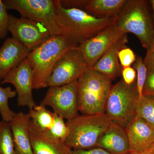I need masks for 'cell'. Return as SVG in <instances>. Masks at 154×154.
Returning <instances> with one entry per match:
<instances>
[{"mask_svg":"<svg viewBox=\"0 0 154 154\" xmlns=\"http://www.w3.org/2000/svg\"><path fill=\"white\" fill-rule=\"evenodd\" d=\"M56 20L62 35L78 46L96 36L113 24L115 18H98L86 11L76 8H66L60 0L54 1Z\"/></svg>","mask_w":154,"mask_h":154,"instance_id":"obj_1","label":"cell"},{"mask_svg":"<svg viewBox=\"0 0 154 154\" xmlns=\"http://www.w3.org/2000/svg\"><path fill=\"white\" fill-rule=\"evenodd\" d=\"M78 46L63 35L51 36L30 51L27 58L33 73V88H47V81L57 62L72 48Z\"/></svg>","mask_w":154,"mask_h":154,"instance_id":"obj_2","label":"cell"},{"mask_svg":"<svg viewBox=\"0 0 154 154\" xmlns=\"http://www.w3.org/2000/svg\"><path fill=\"white\" fill-rule=\"evenodd\" d=\"M112 81L92 69H88L85 72L77 81L79 111L83 114L105 113Z\"/></svg>","mask_w":154,"mask_h":154,"instance_id":"obj_3","label":"cell"},{"mask_svg":"<svg viewBox=\"0 0 154 154\" xmlns=\"http://www.w3.org/2000/svg\"><path fill=\"white\" fill-rule=\"evenodd\" d=\"M146 0H127L114 19V23L122 33H132L149 50L154 37V27Z\"/></svg>","mask_w":154,"mask_h":154,"instance_id":"obj_4","label":"cell"},{"mask_svg":"<svg viewBox=\"0 0 154 154\" xmlns=\"http://www.w3.org/2000/svg\"><path fill=\"white\" fill-rule=\"evenodd\" d=\"M111 121L105 113L77 115L66 122L69 134L65 143L72 150L96 147L99 138Z\"/></svg>","mask_w":154,"mask_h":154,"instance_id":"obj_5","label":"cell"},{"mask_svg":"<svg viewBox=\"0 0 154 154\" xmlns=\"http://www.w3.org/2000/svg\"><path fill=\"white\" fill-rule=\"evenodd\" d=\"M138 99L136 80L128 85L121 79L110 89L105 104V113L111 121L125 128L135 116Z\"/></svg>","mask_w":154,"mask_h":154,"instance_id":"obj_6","label":"cell"},{"mask_svg":"<svg viewBox=\"0 0 154 154\" xmlns=\"http://www.w3.org/2000/svg\"><path fill=\"white\" fill-rule=\"evenodd\" d=\"M7 10L17 11L25 17L44 25L51 36L62 35L57 25L52 0H4Z\"/></svg>","mask_w":154,"mask_h":154,"instance_id":"obj_7","label":"cell"},{"mask_svg":"<svg viewBox=\"0 0 154 154\" xmlns=\"http://www.w3.org/2000/svg\"><path fill=\"white\" fill-rule=\"evenodd\" d=\"M88 69L78 46L72 48L54 66L48 80V87L63 86L78 81Z\"/></svg>","mask_w":154,"mask_h":154,"instance_id":"obj_8","label":"cell"},{"mask_svg":"<svg viewBox=\"0 0 154 154\" xmlns=\"http://www.w3.org/2000/svg\"><path fill=\"white\" fill-rule=\"evenodd\" d=\"M40 105L52 107L54 113L67 120L78 115L77 81L61 86L49 87Z\"/></svg>","mask_w":154,"mask_h":154,"instance_id":"obj_9","label":"cell"},{"mask_svg":"<svg viewBox=\"0 0 154 154\" xmlns=\"http://www.w3.org/2000/svg\"><path fill=\"white\" fill-rule=\"evenodd\" d=\"M8 30L12 38L30 52L52 36L42 24L25 17L17 18L10 14Z\"/></svg>","mask_w":154,"mask_h":154,"instance_id":"obj_10","label":"cell"},{"mask_svg":"<svg viewBox=\"0 0 154 154\" xmlns=\"http://www.w3.org/2000/svg\"><path fill=\"white\" fill-rule=\"evenodd\" d=\"M124 34L113 22L96 36L79 45L78 47L88 68H92L114 42Z\"/></svg>","mask_w":154,"mask_h":154,"instance_id":"obj_11","label":"cell"},{"mask_svg":"<svg viewBox=\"0 0 154 154\" xmlns=\"http://www.w3.org/2000/svg\"><path fill=\"white\" fill-rule=\"evenodd\" d=\"M1 83L14 86L17 93L18 106L28 107L30 110L36 106L32 94L33 73L27 58L11 70Z\"/></svg>","mask_w":154,"mask_h":154,"instance_id":"obj_12","label":"cell"},{"mask_svg":"<svg viewBox=\"0 0 154 154\" xmlns=\"http://www.w3.org/2000/svg\"><path fill=\"white\" fill-rule=\"evenodd\" d=\"M96 147L101 148L112 154H128L130 152L125 128L121 124L111 123L97 142Z\"/></svg>","mask_w":154,"mask_h":154,"instance_id":"obj_13","label":"cell"},{"mask_svg":"<svg viewBox=\"0 0 154 154\" xmlns=\"http://www.w3.org/2000/svg\"><path fill=\"white\" fill-rule=\"evenodd\" d=\"M125 130L130 152L141 151L149 149L153 143L154 129L137 116L127 125Z\"/></svg>","mask_w":154,"mask_h":154,"instance_id":"obj_14","label":"cell"},{"mask_svg":"<svg viewBox=\"0 0 154 154\" xmlns=\"http://www.w3.org/2000/svg\"><path fill=\"white\" fill-rule=\"evenodd\" d=\"M30 52L12 37L6 38L0 47V80L26 59Z\"/></svg>","mask_w":154,"mask_h":154,"instance_id":"obj_15","label":"cell"},{"mask_svg":"<svg viewBox=\"0 0 154 154\" xmlns=\"http://www.w3.org/2000/svg\"><path fill=\"white\" fill-rule=\"evenodd\" d=\"M127 34L119 37L92 68L105 75L112 80L121 75L122 67L119 63L118 54L122 48L127 47Z\"/></svg>","mask_w":154,"mask_h":154,"instance_id":"obj_16","label":"cell"},{"mask_svg":"<svg viewBox=\"0 0 154 154\" xmlns=\"http://www.w3.org/2000/svg\"><path fill=\"white\" fill-rule=\"evenodd\" d=\"M30 122L28 113L20 112L16 113L9 122L17 154H33L30 139Z\"/></svg>","mask_w":154,"mask_h":154,"instance_id":"obj_17","label":"cell"},{"mask_svg":"<svg viewBox=\"0 0 154 154\" xmlns=\"http://www.w3.org/2000/svg\"><path fill=\"white\" fill-rule=\"evenodd\" d=\"M30 131L33 154H72V150L65 143L49 139L31 120Z\"/></svg>","mask_w":154,"mask_h":154,"instance_id":"obj_18","label":"cell"},{"mask_svg":"<svg viewBox=\"0 0 154 154\" xmlns=\"http://www.w3.org/2000/svg\"><path fill=\"white\" fill-rule=\"evenodd\" d=\"M127 0H85L83 11L98 17L115 18Z\"/></svg>","mask_w":154,"mask_h":154,"instance_id":"obj_19","label":"cell"},{"mask_svg":"<svg viewBox=\"0 0 154 154\" xmlns=\"http://www.w3.org/2000/svg\"><path fill=\"white\" fill-rule=\"evenodd\" d=\"M28 114L33 123L42 132L49 129L53 123L54 113L48 110L44 105H36L30 109Z\"/></svg>","mask_w":154,"mask_h":154,"instance_id":"obj_20","label":"cell"},{"mask_svg":"<svg viewBox=\"0 0 154 154\" xmlns=\"http://www.w3.org/2000/svg\"><path fill=\"white\" fill-rule=\"evenodd\" d=\"M135 113L154 129V97L143 96L138 99Z\"/></svg>","mask_w":154,"mask_h":154,"instance_id":"obj_21","label":"cell"},{"mask_svg":"<svg viewBox=\"0 0 154 154\" xmlns=\"http://www.w3.org/2000/svg\"><path fill=\"white\" fill-rule=\"evenodd\" d=\"M54 119L51 127L45 132H43L49 139L54 141L65 143L69 134V130L66 122L64 119L56 113H54Z\"/></svg>","mask_w":154,"mask_h":154,"instance_id":"obj_22","label":"cell"},{"mask_svg":"<svg viewBox=\"0 0 154 154\" xmlns=\"http://www.w3.org/2000/svg\"><path fill=\"white\" fill-rule=\"evenodd\" d=\"M15 90L10 87L3 88L0 86V114L2 120L10 122L15 116L16 113L11 110L9 106V99L17 96Z\"/></svg>","mask_w":154,"mask_h":154,"instance_id":"obj_23","label":"cell"},{"mask_svg":"<svg viewBox=\"0 0 154 154\" xmlns=\"http://www.w3.org/2000/svg\"><path fill=\"white\" fill-rule=\"evenodd\" d=\"M0 154H17L8 122H0Z\"/></svg>","mask_w":154,"mask_h":154,"instance_id":"obj_24","label":"cell"},{"mask_svg":"<svg viewBox=\"0 0 154 154\" xmlns=\"http://www.w3.org/2000/svg\"><path fill=\"white\" fill-rule=\"evenodd\" d=\"M134 69L136 72V85L138 99L143 96V91L147 75V69L144 63L143 59L142 57L137 56L136 59L133 63Z\"/></svg>","mask_w":154,"mask_h":154,"instance_id":"obj_25","label":"cell"},{"mask_svg":"<svg viewBox=\"0 0 154 154\" xmlns=\"http://www.w3.org/2000/svg\"><path fill=\"white\" fill-rule=\"evenodd\" d=\"M3 2L0 0V40L5 39L8 33L9 14Z\"/></svg>","mask_w":154,"mask_h":154,"instance_id":"obj_26","label":"cell"},{"mask_svg":"<svg viewBox=\"0 0 154 154\" xmlns=\"http://www.w3.org/2000/svg\"><path fill=\"white\" fill-rule=\"evenodd\" d=\"M118 55L119 63L122 68L131 66L134 63L137 57L132 50L127 47L120 50Z\"/></svg>","mask_w":154,"mask_h":154,"instance_id":"obj_27","label":"cell"},{"mask_svg":"<svg viewBox=\"0 0 154 154\" xmlns=\"http://www.w3.org/2000/svg\"><path fill=\"white\" fill-rule=\"evenodd\" d=\"M123 81L126 85H132L136 80L137 74L135 70L131 66L122 68L121 71Z\"/></svg>","mask_w":154,"mask_h":154,"instance_id":"obj_28","label":"cell"},{"mask_svg":"<svg viewBox=\"0 0 154 154\" xmlns=\"http://www.w3.org/2000/svg\"><path fill=\"white\" fill-rule=\"evenodd\" d=\"M143 96L154 97V72H147L146 79L143 91Z\"/></svg>","mask_w":154,"mask_h":154,"instance_id":"obj_29","label":"cell"},{"mask_svg":"<svg viewBox=\"0 0 154 154\" xmlns=\"http://www.w3.org/2000/svg\"><path fill=\"white\" fill-rule=\"evenodd\" d=\"M143 62L148 71L154 72V37L151 46L147 51Z\"/></svg>","mask_w":154,"mask_h":154,"instance_id":"obj_30","label":"cell"},{"mask_svg":"<svg viewBox=\"0 0 154 154\" xmlns=\"http://www.w3.org/2000/svg\"><path fill=\"white\" fill-rule=\"evenodd\" d=\"M72 154H112L99 147L84 150H72Z\"/></svg>","mask_w":154,"mask_h":154,"instance_id":"obj_31","label":"cell"},{"mask_svg":"<svg viewBox=\"0 0 154 154\" xmlns=\"http://www.w3.org/2000/svg\"><path fill=\"white\" fill-rule=\"evenodd\" d=\"M128 154H154V151L149 148L139 152H130Z\"/></svg>","mask_w":154,"mask_h":154,"instance_id":"obj_32","label":"cell"},{"mask_svg":"<svg viewBox=\"0 0 154 154\" xmlns=\"http://www.w3.org/2000/svg\"><path fill=\"white\" fill-rule=\"evenodd\" d=\"M149 2L150 3L151 5V6L152 7V8L153 20V25L154 27V0H150V1H149Z\"/></svg>","mask_w":154,"mask_h":154,"instance_id":"obj_33","label":"cell"},{"mask_svg":"<svg viewBox=\"0 0 154 154\" xmlns=\"http://www.w3.org/2000/svg\"><path fill=\"white\" fill-rule=\"evenodd\" d=\"M150 148L152 149L154 151V140L153 141V143L152 144V145L151 146Z\"/></svg>","mask_w":154,"mask_h":154,"instance_id":"obj_34","label":"cell"}]
</instances>
